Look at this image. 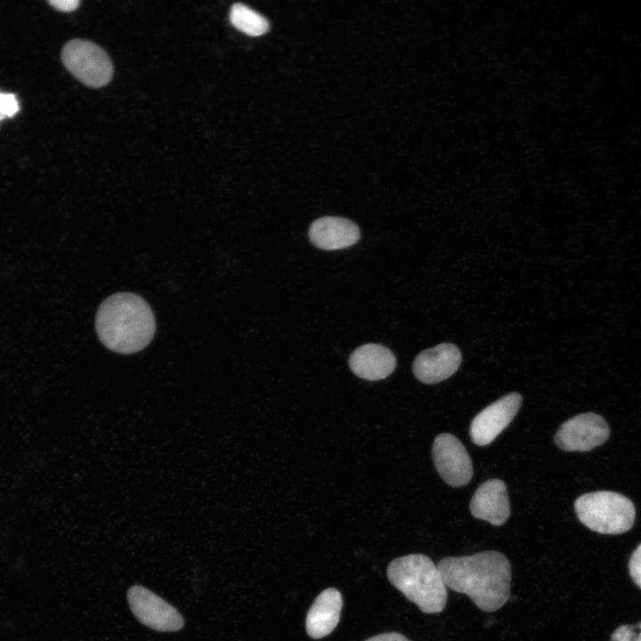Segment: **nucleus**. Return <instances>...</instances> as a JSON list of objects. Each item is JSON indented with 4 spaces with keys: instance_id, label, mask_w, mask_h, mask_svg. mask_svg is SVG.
Listing matches in <instances>:
<instances>
[{
    "instance_id": "1",
    "label": "nucleus",
    "mask_w": 641,
    "mask_h": 641,
    "mask_svg": "<svg viewBox=\"0 0 641 641\" xmlns=\"http://www.w3.org/2000/svg\"><path fill=\"white\" fill-rule=\"evenodd\" d=\"M437 568L446 587L467 595L483 612L497 611L509 599L511 565L500 552L444 557Z\"/></svg>"
},
{
    "instance_id": "2",
    "label": "nucleus",
    "mask_w": 641,
    "mask_h": 641,
    "mask_svg": "<svg viewBox=\"0 0 641 641\" xmlns=\"http://www.w3.org/2000/svg\"><path fill=\"white\" fill-rule=\"evenodd\" d=\"M101 342L110 350L123 354L145 348L151 341L156 322L151 308L140 296L119 292L106 298L95 318Z\"/></svg>"
},
{
    "instance_id": "3",
    "label": "nucleus",
    "mask_w": 641,
    "mask_h": 641,
    "mask_svg": "<svg viewBox=\"0 0 641 641\" xmlns=\"http://www.w3.org/2000/svg\"><path fill=\"white\" fill-rule=\"evenodd\" d=\"M390 583L425 613H438L447 604V588L437 565L428 556L411 554L387 566Z\"/></svg>"
},
{
    "instance_id": "4",
    "label": "nucleus",
    "mask_w": 641,
    "mask_h": 641,
    "mask_svg": "<svg viewBox=\"0 0 641 641\" xmlns=\"http://www.w3.org/2000/svg\"><path fill=\"white\" fill-rule=\"evenodd\" d=\"M576 515L586 527L601 534H621L633 526L636 510L632 501L613 491L585 493L574 502Z\"/></svg>"
},
{
    "instance_id": "5",
    "label": "nucleus",
    "mask_w": 641,
    "mask_h": 641,
    "mask_svg": "<svg viewBox=\"0 0 641 641\" xmlns=\"http://www.w3.org/2000/svg\"><path fill=\"white\" fill-rule=\"evenodd\" d=\"M61 60L66 69L87 86L101 87L112 77L113 66L110 57L93 42L69 41L62 48Z\"/></svg>"
},
{
    "instance_id": "6",
    "label": "nucleus",
    "mask_w": 641,
    "mask_h": 641,
    "mask_svg": "<svg viewBox=\"0 0 641 641\" xmlns=\"http://www.w3.org/2000/svg\"><path fill=\"white\" fill-rule=\"evenodd\" d=\"M127 600L138 621L154 630L178 631L184 625L183 616L173 605L144 587H131Z\"/></svg>"
},
{
    "instance_id": "7",
    "label": "nucleus",
    "mask_w": 641,
    "mask_h": 641,
    "mask_svg": "<svg viewBox=\"0 0 641 641\" xmlns=\"http://www.w3.org/2000/svg\"><path fill=\"white\" fill-rule=\"evenodd\" d=\"M610 435L607 422L593 412L579 414L561 425L556 444L565 451H588L603 444Z\"/></svg>"
},
{
    "instance_id": "8",
    "label": "nucleus",
    "mask_w": 641,
    "mask_h": 641,
    "mask_svg": "<svg viewBox=\"0 0 641 641\" xmlns=\"http://www.w3.org/2000/svg\"><path fill=\"white\" fill-rule=\"evenodd\" d=\"M434 464L443 481L452 486L467 485L473 476L470 456L461 442L453 434H438L433 443Z\"/></svg>"
},
{
    "instance_id": "9",
    "label": "nucleus",
    "mask_w": 641,
    "mask_h": 641,
    "mask_svg": "<svg viewBox=\"0 0 641 641\" xmlns=\"http://www.w3.org/2000/svg\"><path fill=\"white\" fill-rule=\"evenodd\" d=\"M522 403L518 393H510L481 410L472 420L470 436L478 446H485L510 424Z\"/></svg>"
},
{
    "instance_id": "10",
    "label": "nucleus",
    "mask_w": 641,
    "mask_h": 641,
    "mask_svg": "<svg viewBox=\"0 0 641 641\" xmlns=\"http://www.w3.org/2000/svg\"><path fill=\"white\" fill-rule=\"evenodd\" d=\"M461 361V353L455 345L442 343L418 353L413 361L412 369L420 382L436 384L452 376Z\"/></svg>"
},
{
    "instance_id": "11",
    "label": "nucleus",
    "mask_w": 641,
    "mask_h": 641,
    "mask_svg": "<svg viewBox=\"0 0 641 641\" xmlns=\"http://www.w3.org/2000/svg\"><path fill=\"white\" fill-rule=\"evenodd\" d=\"M470 512L475 518L499 526L510 515V504L505 483L491 479L482 483L470 500Z\"/></svg>"
},
{
    "instance_id": "12",
    "label": "nucleus",
    "mask_w": 641,
    "mask_h": 641,
    "mask_svg": "<svg viewBox=\"0 0 641 641\" xmlns=\"http://www.w3.org/2000/svg\"><path fill=\"white\" fill-rule=\"evenodd\" d=\"M309 239L317 247L337 250L354 245L361 238L358 225L339 216H323L314 220L309 227Z\"/></svg>"
},
{
    "instance_id": "13",
    "label": "nucleus",
    "mask_w": 641,
    "mask_h": 641,
    "mask_svg": "<svg viewBox=\"0 0 641 641\" xmlns=\"http://www.w3.org/2000/svg\"><path fill=\"white\" fill-rule=\"evenodd\" d=\"M351 370L359 377L377 381L387 377L396 367L390 349L379 344H366L356 348L349 358Z\"/></svg>"
},
{
    "instance_id": "14",
    "label": "nucleus",
    "mask_w": 641,
    "mask_h": 641,
    "mask_svg": "<svg viewBox=\"0 0 641 641\" xmlns=\"http://www.w3.org/2000/svg\"><path fill=\"white\" fill-rule=\"evenodd\" d=\"M343 599L334 588L321 591L310 607L305 620L308 636L313 639L330 634L339 622Z\"/></svg>"
},
{
    "instance_id": "15",
    "label": "nucleus",
    "mask_w": 641,
    "mask_h": 641,
    "mask_svg": "<svg viewBox=\"0 0 641 641\" xmlns=\"http://www.w3.org/2000/svg\"><path fill=\"white\" fill-rule=\"evenodd\" d=\"M230 20L237 29L252 37L262 36L270 28L265 17L241 3L231 6Z\"/></svg>"
},
{
    "instance_id": "16",
    "label": "nucleus",
    "mask_w": 641,
    "mask_h": 641,
    "mask_svg": "<svg viewBox=\"0 0 641 641\" xmlns=\"http://www.w3.org/2000/svg\"><path fill=\"white\" fill-rule=\"evenodd\" d=\"M611 641H641V622L620 626L613 632Z\"/></svg>"
},
{
    "instance_id": "17",
    "label": "nucleus",
    "mask_w": 641,
    "mask_h": 641,
    "mask_svg": "<svg viewBox=\"0 0 641 641\" xmlns=\"http://www.w3.org/2000/svg\"><path fill=\"white\" fill-rule=\"evenodd\" d=\"M20 110L16 96L0 92V121L13 117Z\"/></svg>"
},
{
    "instance_id": "18",
    "label": "nucleus",
    "mask_w": 641,
    "mask_h": 641,
    "mask_svg": "<svg viewBox=\"0 0 641 641\" xmlns=\"http://www.w3.org/2000/svg\"><path fill=\"white\" fill-rule=\"evenodd\" d=\"M629 572L634 583L641 588V544L637 547L629 558Z\"/></svg>"
},
{
    "instance_id": "19",
    "label": "nucleus",
    "mask_w": 641,
    "mask_h": 641,
    "mask_svg": "<svg viewBox=\"0 0 641 641\" xmlns=\"http://www.w3.org/2000/svg\"><path fill=\"white\" fill-rule=\"evenodd\" d=\"M49 4L55 9L61 12H72L76 10L79 5L77 0H52Z\"/></svg>"
},
{
    "instance_id": "20",
    "label": "nucleus",
    "mask_w": 641,
    "mask_h": 641,
    "mask_svg": "<svg viewBox=\"0 0 641 641\" xmlns=\"http://www.w3.org/2000/svg\"><path fill=\"white\" fill-rule=\"evenodd\" d=\"M364 641H410L405 636L397 632H386L371 637Z\"/></svg>"
}]
</instances>
